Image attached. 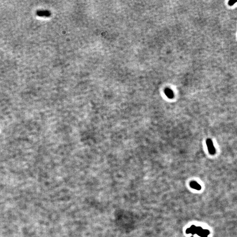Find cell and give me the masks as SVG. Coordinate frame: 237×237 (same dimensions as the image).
Instances as JSON below:
<instances>
[{
	"label": "cell",
	"mask_w": 237,
	"mask_h": 237,
	"mask_svg": "<svg viewBox=\"0 0 237 237\" xmlns=\"http://www.w3.org/2000/svg\"><path fill=\"white\" fill-rule=\"evenodd\" d=\"M206 144L210 154L212 155H215L216 153V150L215 147L214 146L212 140L210 139H207L206 141Z\"/></svg>",
	"instance_id": "obj_1"
},
{
	"label": "cell",
	"mask_w": 237,
	"mask_h": 237,
	"mask_svg": "<svg viewBox=\"0 0 237 237\" xmlns=\"http://www.w3.org/2000/svg\"><path fill=\"white\" fill-rule=\"evenodd\" d=\"M190 186L194 189H196L197 190H200L201 189V186L197 182L195 181H192L190 183Z\"/></svg>",
	"instance_id": "obj_2"
},
{
	"label": "cell",
	"mask_w": 237,
	"mask_h": 237,
	"mask_svg": "<svg viewBox=\"0 0 237 237\" xmlns=\"http://www.w3.org/2000/svg\"><path fill=\"white\" fill-rule=\"evenodd\" d=\"M165 93L166 94V95L167 96V97L170 98V99H172L174 97V93L173 91L170 90V89H166L165 91Z\"/></svg>",
	"instance_id": "obj_3"
},
{
	"label": "cell",
	"mask_w": 237,
	"mask_h": 237,
	"mask_svg": "<svg viewBox=\"0 0 237 237\" xmlns=\"http://www.w3.org/2000/svg\"><path fill=\"white\" fill-rule=\"evenodd\" d=\"M237 1H229L228 2V5L230 6H232L235 4L236 3H237Z\"/></svg>",
	"instance_id": "obj_4"
}]
</instances>
